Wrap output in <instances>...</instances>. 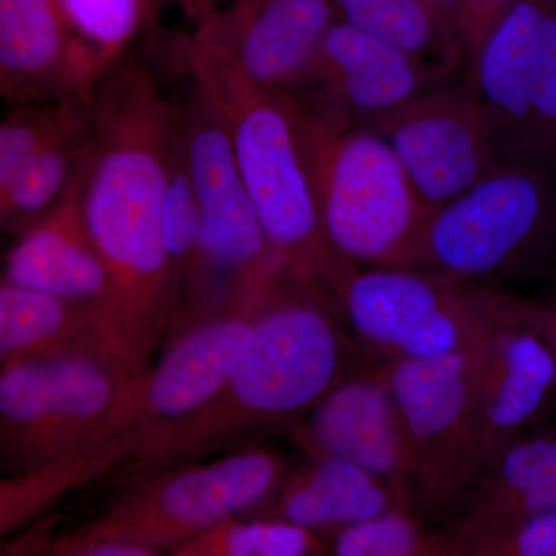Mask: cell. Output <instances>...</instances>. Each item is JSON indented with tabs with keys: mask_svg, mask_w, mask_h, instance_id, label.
Listing matches in <instances>:
<instances>
[{
	"mask_svg": "<svg viewBox=\"0 0 556 556\" xmlns=\"http://www.w3.org/2000/svg\"><path fill=\"white\" fill-rule=\"evenodd\" d=\"M471 556H556V508L468 546Z\"/></svg>",
	"mask_w": 556,
	"mask_h": 556,
	"instance_id": "31",
	"label": "cell"
},
{
	"mask_svg": "<svg viewBox=\"0 0 556 556\" xmlns=\"http://www.w3.org/2000/svg\"><path fill=\"white\" fill-rule=\"evenodd\" d=\"M179 121L201 214L188 298L211 295L219 300V309L255 308L281 268L237 170L228 134L197 89L179 104Z\"/></svg>",
	"mask_w": 556,
	"mask_h": 556,
	"instance_id": "8",
	"label": "cell"
},
{
	"mask_svg": "<svg viewBox=\"0 0 556 556\" xmlns=\"http://www.w3.org/2000/svg\"><path fill=\"white\" fill-rule=\"evenodd\" d=\"M328 552L327 538L281 519H229L200 533L175 556H314Z\"/></svg>",
	"mask_w": 556,
	"mask_h": 556,
	"instance_id": "27",
	"label": "cell"
},
{
	"mask_svg": "<svg viewBox=\"0 0 556 556\" xmlns=\"http://www.w3.org/2000/svg\"><path fill=\"white\" fill-rule=\"evenodd\" d=\"M91 86L100 84L159 14L156 0H54Z\"/></svg>",
	"mask_w": 556,
	"mask_h": 556,
	"instance_id": "26",
	"label": "cell"
},
{
	"mask_svg": "<svg viewBox=\"0 0 556 556\" xmlns=\"http://www.w3.org/2000/svg\"><path fill=\"white\" fill-rule=\"evenodd\" d=\"M287 477L283 457L247 448L204 464H177L138 477L100 517L80 529L137 546L149 556L170 554L229 519L262 510Z\"/></svg>",
	"mask_w": 556,
	"mask_h": 556,
	"instance_id": "9",
	"label": "cell"
},
{
	"mask_svg": "<svg viewBox=\"0 0 556 556\" xmlns=\"http://www.w3.org/2000/svg\"><path fill=\"white\" fill-rule=\"evenodd\" d=\"M177 49L193 87L217 110L281 270L332 288L350 268L321 232L291 100L255 86L192 33L179 36Z\"/></svg>",
	"mask_w": 556,
	"mask_h": 556,
	"instance_id": "3",
	"label": "cell"
},
{
	"mask_svg": "<svg viewBox=\"0 0 556 556\" xmlns=\"http://www.w3.org/2000/svg\"><path fill=\"white\" fill-rule=\"evenodd\" d=\"M294 439L313 455L340 457L386 482L399 504L419 496L408 428L379 368L353 371L299 420Z\"/></svg>",
	"mask_w": 556,
	"mask_h": 556,
	"instance_id": "14",
	"label": "cell"
},
{
	"mask_svg": "<svg viewBox=\"0 0 556 556\" xmlns=\"http://www.w3.org/2000/svg\"><path fill=\"white\" fill-rule=\"evenodd\" d=\"M65 346L102 351L126 364L118 346L87 311L0 276V371L17 358Z\"/></svg>",
	"mask_w": 556,
	"mask_h": 556,
	"instance_id": "22",
	"label": "cell"
},
{
	"mask_svg": "<svg viewBox=\"0 0 556 556\" xmlns=\"http://www.w3.org/2000/svg\"><path fill=\"white\" fill-rule=\"evenodd\" d=\"M11 473L9 464H7L5 456H3L2 450H0V475Z\"/></svg>",
	"mask_w": 556,
	"mask_h": 556,
	"instance_id": "37",
	"label": "cell"
},
{
	"mask_svg": "<svg viewBox=\"0 0 556 556\" xmlns=\"http://www.w3.org/2000/svg\"><path fill=\"white\" fill-rule=\"evenodd\" d=\"M518 0H457L455 33L463 73Z\"/></svg>",
	"mask_w": 556,
	"mask_h": 556,
	"instance_id": "32",
	"label": "cell"
},
{
	"mask_svg": "<svg viewBox=\"0 0 556 556\" xmlns=\"http://www.w3.org/2000/svg\"><path fill=\"white\" fill-rule=\"evenodd\" d=\"M394 506L401 504L393 490L375 475L340 457L313 455L308 466L285 477L262 517L328 538Z\"/></svg>",
	"mask_w": 556,
	"mask_h": 556,
	"instance_id": "21",
	"label": "cell"
},
{
	"mask_svg": "<svg viewBox=\"0 0 556 556\" xmlns=\"http://www.w3.org/2000/svg\"><path fill=\"white\" fill-rule=\"evenodd\" d=\"M90 90L50 104L21 105L0 119V199L43 144L78 115Z\"/></svg>",
	"mask_w": 556,
	"mask_h": 556,
	"instance_id": "30",
	"label": "cell"
},
{
	"mask_svg": "<svg viewBox=\"0 0 556 556\" xmlns=\"http://www.w3.org/2000/svg\"><path fill=\"white\" fill-rule=\"evenodd\" d=\"M336 21L332 0H236L192 35L255 86L294 97Z\"/></svg>",
	"mask_w": 556,
	"mask_h": 556,
	"instance_id": "15",
	"label": "cell"
},
{
	"mask_svg": "<svg viewBox=\"0 0 556 556\" xmlns=\"http://www.w3.org/2000/svg\"><path fill=\"white\" fill-rule=\"evenodd\" d=\"M441 5L444 7V10L447 11L450 20L453 21V25H455V14L457 9V0H439ZM456 35V33H455Z\"/></svg>",
	"mask_w": 556,
	"mask_h": 556,
	"instance_id": "36",
	"label": "cell"
},
{
	"mask_svg": "<svg viewBox=\"0 0 556 556\" xmlns=\"http://www.w3.org/2000/svg\"><path fill=\"white\" fill-rule=\"evenodd\" d=\"M336 556H438L448 555L447 536L427 532L412 508L394 506L327 538Z\"/></svg>",
	"mask_w": 556,
	"mask_h": 556,
	"instance_id": "29",
	"label": "cell"
},
{
	"mask_svg": "<svg viewBox=\"0 0 556 556\" xmlns=\"http://www.w3.org/2000/svg\"><path fill=\"white\" fill-rule=\"evenodd\" d=\"M257 308L214 311L179 329L167 343L142 376L137 452L217 396L247 351Z\"/></svg>",
	"mask_w": 556,
	"mask_h": 556,
	"instance_id": "16",
	"label": "cell"
},
{
	"mask_svg": "<svg viewBox=\"0 0 556 556\" xmlns=\"http://www.w3.org/2000/svg\"><path fill=\"white\" fill-rule=\"evenodd\" d=\"M142 378L119 357L65 346L0 371V450L11 473L94 452L137 427Z\"/></svg>",
	"mask_w": 556,
	"mask_h": 556,
	"instance_id": "5",
	"label": "cell"
},
{
	"mask_svg": "<svg viewBox=\"0 0 556 556\" xmlns=\"http://www.w3.org/2000/svg\"><path fill=\"white\" fill-rule=\"evenodd\" d=\"M353 340L331 289L278 274L226 386L206 407L135 452L129 460L135 477L192 463L266 428L298 422L353 372Z\"/></svg>",
	"mask_w": 556,
	"mask_h": 556,
	"instance_id": "2",
	"label": "cell"
},
{
	"mask_svg": "<svg viewBox=\"0 0 556 556\" xmlns=\"http://www.w3.org/2000/svg\"><path fill=\"white\" fill-rule=\"evenodd\" d=\"M412 268L493 289L555 281V175L536 164L497 163L431 214Z\"/></svg>",
	"mask_w": 556,
	"mask_h": 556,
	"instance_id": "6",
	"label": "cell"
},
{
	"mask_svg": "<svg viewBox=\"0 0 556 556\" xmlns=\"http://www.w3.org/2000/svg\"><path fill=\"white\" fill-rule=\"evenodd\" d=\"M0 276L87 311L119 350L112 328V277L84 223L76 186L60 206L17 233Z\"/></svg>",
	"mask_w": 556,
	"mask_h": 556,
	"instance_id": "18",
	"label": "cell"
},
{
	"mask_svg": "<svg viewBox=\"0 0 556 556\" xmlns=\"http://www.w3.org/2000/svg\"><path fill=\"white\" fill-rule=\"evenodd\" d=\"M556 394V357L538 332L514 320L481 348L473 405L471 482L527 433Z\"/></svg>",
	"mask_w": 556,
	"mask_h": 556,
	"instance_id": "17",
	"label": "cell"
},
{
	"mask_svg": "<svg viewBox=\"0 0 556 556\" xmlns=\"http://www.w3.org/2000/svg\"><path fill=\"white\" fill-rule=\"evenodd\" d=\"M138 444L135 427L86 455L0 475V544L39 521L72 493L129 464Z\"/></svg>",
	"mask_w": 556,
	"mask_h": 556,
	"instance_id": "23",
	"label": "cell"
},
{
	"mask_svg": "<svg viewBox=\"0 0 556 556\" xmlns=\"http://www.w3.org/2000/svg\"><path fill=\"white\" fill-rule=\"evenodd\" d=\"M348 331L386 361L475 350L514 321V292L412 268L346 269L331 288Z\"/></svg>",
	"mask_w": 556,
	"mask_h": 556,
	"instance_id": "7",
	"label": "cell"
},
{
	"mask_svg": "<svg viewBox=\"0 0 556 556\" xmlns=\"http://www.w3.org/2000/svg\"><path fill=\"white\" fill-rule=\"evenodd\" d=\"M371 130L391 146L431 212L497 164L484 113L464 76L426 91Z\"/></svg>",
	"mask_w": 556,
	"mask_h": 556,
	"instance_id": "13",
	"label": "cell"
},
{
	"mask_svg": "<svg viewBox=\"0 0 556 556\" xmlns=\"http://www.w3.org/2000/svg\"><path fill=\"white\" fill-rule=\"evenodd\" d=\"M497 163L556 166V0H518L464 72Z\"/></svg>",
	"mask_w": 556,
	"mask_h": 556,
	"instance_id": "10",
	"label": "cell"
},
{
	"mask_svg": "<svg viewBox=\"0 0 556 556\" xmlns=\"http://www.w3.org/2000/svg\"><path fill=\"white\" fill-rule=\"evenodd\" d=\"M332 3L338 20L351 27L463 72L455 25L439 0H332Z\"/></svg>",
	"mask_w": 556,
	"mask_h": 556,
	"instance_id": "25",
	"label": "cell"
},
{
	"mask_svg": "<svg viewBox=\"0 0 556 556\" xmlns=\"http://www.w3.org/2000/svg\"><path fill=\"white\" fill-rule=\"evenodd\" d=\"M556 508V433L522 434L468 485L447 536L448 555Z\"/></svg>",
	"mask_w": 556,
	"mask_h": 556,
	"instance_id": "19",
	"label": "cell"
},
{
	"mask_svg": "<svg viewBox=\"0 0 556 556\" xmlns=\"http://www.w3.org/2000/svg\"><path fill=\"white\" fill-rule=\"evenodd\" d=\"M291 104L332 254L348 268L415 266L433 212L391 146L376 131L331 126Z\"/></svg>",
	"mask_w": 556,
	"mask_h": 556,
	"instance_id": "4",
	"label": "cell"
},
{
	"mask_svg": "<svg viewBox=\"0 0 556 556\" xmlns=\"http://www.w3.org/2000/svg\"><path fill=\"white\" fill-rule=\"evenodd\" d=\"M31 548H35V554L53 556H149L142 548L91 535L80 527L76 532L65 533L47 543L40 541L39 546Z\"/></svg>",
	"mask_w": 556,
	"mask_h": 556,
	"instance_id": "33",
	"label": "cell"
},
{
	"mask_svg": "<svg viewBox=\"0 0 556 556\" xmlns=\"http://www.w3.org/2000/svg\"><path fill=\"white\" fill-rule=\"evenodd\" d=\"M464 76L388 40L336 21L305 83L291 98L314 118L371 130L426 91Z\"/></svg>",
	"mask_w": 556,
	"mask_h": 556,
	"instance_id": "12",
	"label": "cell"
},
{
	"mask_svg": "<svg viewBox=\"0 0 556 556\" xmlns=\"http://www.w3.org/2000/svg\"><path fill=\"white\" fill-rule=\"evenodd\" d=\"M514 318L532 328L556 357V294L547 299H527L514 294Z\"/></svg>",
	"mask_w": 556,
	"mask_h": 556,
	"instance_id": "34",
	"label": "cell"
},
{
	"mask_svg": "<svg viewBox=\"0 0 556 556\" xmlns=\"http://www.w3.org/2000/svg\"><path fill=\"white\" fill-rule=\"evenodd\" d=\"M481 348L433 358L386 361L379 367L415 450L417 504L430 511H456L470 485Z\"/></svg>",
	"mask_w": 556,
	"mask_h": 556,
	"instance_id": "11",
	"label": "cell"
},
{
	"mask_svg": "<svg viewBox=\"0 0 556 556\" xmlns=\"http://www.w3.org/2000/svg\"><path fill=\"white\" fill-rule=\"evenodd\" d=\"M90 94L67 126L25 164L0 199V229L20 233L67 199L78 182L89 142Z\"/></svg>",
	"mask_w": 556,
	"mask_h": 556,
	"instance_id": "24",
	"label": "cell"
},
{
	"mask_svg": "<svg viewBox=\"0 0 556 556\" xmlns=\"http://www.w3.org/2000/svg\"><path fill=\"white\" fill-rule=\"evenodd\" d=\"M552 174H554L556 178V166L554 167V169H552Z\"/></svg>",
	"mask_w": 556,
	"mask_h": 556,
	"instance_id": "38",
	"label": "cell"
},
{
	"mask_svg": "<svg viewBox=\"0 0 556 556\" xmlns=\"http://www.w3.org/2000/svg\"><path fill=\"white\" fill-rule=\"evenodd\" d=\"M555 285H556V280H555ZM555 294H556V287H555Z\"/></svg>",
	"mask_w": 556,
	"mask_h": 556,
	"instance_id": "39",
	"label": "cell"
},
{
	"mask_svg": "<svg viewBox=\"0 0 556 556\" xmlns=\"http://www.w3.org/2000/svg\"><path fill=\"white\" fill-rule=\"evenodd\" d=\"M91 89L54 0H0V97L50 104Z\"/></svg>",
	"mask_w": 556,
	"mask_h": 556,
	"instance_id": "20",
	"label": "cell"
},
{
	"mask_svg": "<svg viewBox=\"0 0 556 556\" xmlns=\"http://www.w3.org/2000/svg\"><path fill=\"white\" fill-rule=\"evenodd\" d=\"M178 127L146 65L121 61L91 89L89 142L76 182L80 212L113 283L112 328L148 367L182 309L163 241V201Z\"/></svg>",
	"mask_w": 556,
	"mask_h": 556,
	"instance_id": "1",
	"label": "cell"
},
{
	"mask_svg": "<svg viewBox=\"0 0 556 556\" xmlns=\"http://www.w3.org/2000/svg\"><path fill=\"white\" fill-rule=\"evenodd\" d=\"M201 214L199 199L182 149L181 121L170 153L169 175L163 201V241L167 260L182 299L199 257Z\"/></svg>",
	"mask_w": 556,
	"mask_h": 556,
	"instance_id": "28",
	"label": "cell"
},
{
	"mask_svg": "<svg viewBox=\"0 0 556 556\" xmlns=\"http://www.w3.org/2000/svg\"><path fill=\"white\" fill-rule=\"evenodd\" d=\"M167 2L177 7L185 14L186 20L192 22L195 27L222 9V0H167Z\"/></svg>",
	"mask_w": 556,
	"mask_h": 556,
	"instance_id": "35",
	"label": "cell"
}]
</instances>
